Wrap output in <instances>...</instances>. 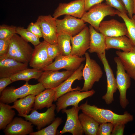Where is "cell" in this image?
I'll list each match as a JSON object with an SVG mask.
<instances>
[{"instance_id":"6da1fadb","label":"cell","mask_w":135,"mask_h":135,"mask_svg":"<svg viewBox=\"0 0 135 135\" xmlns=\"http://www.w3.org/2000/svg\"><path fill=\"white\" fill-rule=\"evenodd\" d=\"M79 107L82 113L92 118L99 124L110 122L114 126L119 124L126 125L134 120L133 116L128 112L122 114H118L110 110L91 105L88 100Z\"/></svg>"},{"instance_id":"7a4b0ae2","label":"cell","mask_w":135,"mask_h":135,"mask_svg":"<svg viewBox=\"0 0 135 135\" xmlns=\"http://www.w3.org/2000/svg\"><path fill=\"white\" fill-rule=\"evenodd\" d=\"M34 50L28 42L18 34L12 37L6 56L19 62L28 64L31 59Z\"/></svg>"},{"instance_id":"3957f363","label":"cell","mask_w":135,"mask_h":135,"mask_svg":"<svg viewBox=\"0 0 135 135\" xmlns=\"http://www.w3.org/2000/svg\"><path fill=\"white\" fill-rule=\"evenodd\" d=\"M45 89L40 82L31 85L26 82L24 85L17 88L14 87L6 88L0 94V102L8 104L30 95L36 96Z\"/></svg>"},{"instance_id":"277c9868","label":"cell","mask_w":135,"mask_h":135,"mask_svg":"<svg viewBox=\"0 0 135 135\" xmlns=\"http://www.w3.org/2000/svg\"><path fill=\"white\" fill-rule=\"evenodd\" d=\"M86 63L82 70L84 82L81 92H87L91 90L95 83L98 82L102 78L103 72L99 64L91 58L89 53L85 54Z\"/></svg>"},{"instance_id":"5b68a950","label":"cell","mask_w":135,"mask_h":135,"mask_svg":"<svg viewBox=\"0 0 135 135\" xmlns=\"http://www.w3.org/2000/svg\"><path fill=\"white\" fill-rule=\"evenodd\" d=\"M116 15V10L106 3H102L92 7L85 12L81 19L98 31L100 24L105 17Z\"/></svg>"},{"instance_id":"8992f818","label":"cell","mask_w":135,"mask_h":135,"mask_svg":"<svg viewBox=\"0 0 135 135\" xmlns=\"http://www.w3.org/2000/svg\"><path fill=\"white\" fill-rule=\"evenodd\" d=\"M114 60L117 65L116 79L117 88L120 93V103L121 107L124 109L129 104L126 97V93L131 86V78L126 72L119 57H115Z\"/></svg>"},{"instance_id":"52a82bcc","label":"cell","mask_w":135,"mask_h":135,"mask_svg":"<svg viewBox=\"0 0 135 135\" xmlns=\"http://www.w3.org/2000/svg\"><path fill=\"white\" fill-rule=\"evenodd\" d=\"M56 22L58 35L66 34L72 37L79 33L87 24L81 19L68 15L62 19H56Z\"/></svg>"},{"instance_id":"ba28073f","label":"cell","mask_w":135,"mask_h":135,"mask_svg":"<svg viewBox=\"0 0 135 135\" xmlns=\"http://www.w3.org/2000/svg\"><path fill=\"white\" fill-rule=\"evenodd\" d=\"M96 92L94 90L87 92L74 90L68 92L60 96L56 103V110L58 113L70 106H78L79 103L84 99L91 97Z\"/></svg>"},{"instance_id":"9c48e42d","label":"cell","mask_w":135,"mask_h":135,"mask_svg":"<svg viewBox=\"0 0 135 135\" xmlns=\"http://www.w3.org/2000/svg\"><path fill=\"white\" fill-rule=\"evenodd\" d=\"M85 60V58L70 54L66 56L61 55L56 57L54 62L44 68L42 71H56L64 69L74 72Z\"/></svg>"},{"instance_id":"30bf717a","label":"cell","mask_w":135,"mask_h":135,"mask_svg":"<svg viewBox=\"0 0 135 135\" xmlns=\"http://www.w3.org/2000/svg\"><path fill=\"white\" fill-rule=\"evenodd\" d=\"M56 20L50 14L39 16L36 21L40 27L44 41L49 44H57L58 34Z\"/></svg>"},{"instance_id":"8fae6325","label":"cell","mask_w":135,"mask_h":135,"mask_svg":"<svg viewBox=\"0 0 135 135\" xmlns=\"http://www.w3.org/2000/svg\"><path fill=\"white\" fill-rule=\"evenodd\" d=\"M80 110L79 107L73 106L70 109H65L62 110L63 113H66L67 118L65 124L60 135L70 133L73 135H82L84 132L78 117Z\"/></svg>"},{"instance_id":"7c38bea8","label":"cell","mask_w":135,"mask_h":135,"mask_svg":"<svg viewBox=\"0 0 135 135\" xmlns=\"http://www.w3.org/2000/svg\"><path fill=\"white\" fill-rule=\"evenodd\" d=\"M56 105L53 104L45 112L40 113L37 110L32 109L29 115H18L24 118L26 120L36 126L38 130L51 124L55 119V110Z\"/></svg>"},{"instance_id":"4fadbf2b","label":"cell","mask_w":135,"mask_h":135,"mask_svg":"<svg viewBox=\"0 0 135 135\" xmlns=\"http://www.w3.org/2000/svg\"><path fill=\"white\" fill-rule=\"evenodd\" d=\"M97 55L103 65L107 78V92L102 98L107 104L109 105L114 101V95L118 89L116 79L106 58V52Z\"/></svg>"},{"instance_id":"5bb4252c","label":"cell","mask_w":135,"mask_h":135,"mask_svg":"<svg viewBox=\"0 0 135 135\" xmlns=\"http://www.w3.org/2000/svg\"><path fill=\"white\" fill-rule=\"evenodd\" d=\"M74 72L66 70L62 72L58 70L44 71L38 80L46 89H54L68 78Z\"/></svg>"},{"instance_id":"9a60e30c","label":"cell","mask_w":135,"mask_h":135,"mask_svg":"<svg viewBox=\"0 0 135 135\" xmlns=\"http://www.w3.org/2000/svg\"><path fill=\"white\" fill-rule=\"evenodd\" d=\"M84 0H75L68 3H60L55 10L53 17L57 19L64 15L81 18L85 12Z\"/></svg>"},{"instance_id":"2e32d148","label":"cell","mask_w":135,"mask_h":135,"mask_svg":"<svg viewBox=\"0 0 135 135\" xmlns=\"http://www.w3.org/2000/svg\"><path fill=\"white\" fill-rule=\"evenodd\" d=\"M49 44L44 41L34 46L30 66L34 69L42 70L51 64L53 61L49 58L47 49Z\"/></svg>"},{"instance_id":"e0dca14e","label":"cell","mask_w":135,"mask_h":135,"mask_svg":"<svg viewBox=\"0 0 135 135\" xmlns=\"http://www.w3.org/2000/svg\"><path fill=\"white\" fill-rule=\"evenodd\" d=\"M72 50L70 54L82 57L89 48L90 34L89 28L86 26L79 33L71 37Z\"/></svg>"},{"instance_id":"ac0fdd59","label":"cell","mask_w":135,"mask_h":135,"mask_svg":"<svg viewBox=\"0 0 135 135\" xmlns=\"http://www.w3.org/2000/svg\"><path fill=\"white\" fill-rule=\"evenodd\" d=\"M98 31L106 36L110 37L126 36L128 32L124 22L114 19L102 21L100 24Z\"/></svg>"},{"instance_id":"d6986e66","label":"cell","mask_w":135,"mask_h":135,"mask_svg":"<svg viewBox=\"0 0 135 135\" xmlns=\"http://www.w3.org/2000/svg\"><path fill=\"white\" fill-rule=\"evenodd\" d=\"M28 65L5 56H0V78L10 77L28 68Z\"/></svg>"},{"instance_id":"ffe728a7","label":"cell","mask_w":135,"mask_h":135,"mask_svg":"<svg viewBox=\"0 0 135 135\" xmlns=\"http://www.w3.org/2000/svg\"><path fill=\"white\" fill-rule=\"evenodd\" d=\"M84 66V64H82L68 78L58 86L54 89L56 92L54 102L56 101L60 97L68 92L73 91L81 90V88L79 86L73 88L72 86L76 80H81L83 78L82 70Z\"/></svg>"},{"instance_id":"44dd1931","label":"cell","mask_w":135,"mask_h":135,"mask_svg":"<svg viewBox=\"0 0 135 135\" xmlns=\"http://www.w3.org/2000/svg\"><path fill=\"white\" fill-rule=\"evenodd\" d=\"M32 124L23 118L16 117L4 129L6 135H26L34 132Z\"/></svg>"},{"instance_id":"7402d4cb","label":"cell","mask_w":135,"mask_h":135,"mask_svg":"<svg viewBox=\"0 0 135 135\" xmlns=\"http://www.w3.org/2000/svg\"><path fill=\"white\" fill-rule=\"evenodd\" d=\"M90 34V44L89 52L90 53L103 54L106 50V37L98 32L92 26H89Z\"/></svg>"},{"instance_id":"603a6c76","label":"cell","mask_w":135,"mask_h":135,"mask_svg":"<svg viewBox=\"0 0 135 135\" xmlns=\"http://www.w3.org/2000/svg\"><path fill=\"white\" fill-rule=\"evenodd\" d=\"M106 50L115 49L123 52H130L135 48V46L126 36L115 37H106Z\"/></svg>"},{"instance_id":"cb8c5ba5","label":"cell","mask_w":135,"mask_h":135,"mask_svg":"<svg viewBox=\"0 0 135 135\" xmlns=\"http://www.w3.org/2000/svg\"><path fill=\"white\" fill-rule=\"evenodd\" d=\"M55 95L54 89H46L41 92L36 96L34 109L40 110L50 108L54 102Z\"/></svg>"},{"instance_id":"d4e9b609","label":"cell","mask_w":135,"mask_h":135,"mask_svg":"<svg viewBox=\"0 0 135 135\" xmlns=\"http://www.w3.org/2000/svg\"><path fill=\"white\" fill-rule=\"evenodd\" d=\"M116 54L120 59L126 72L135 82V48L127 52L117 51Z\"/></svg>"},{"instance_id":"484cf974","label":"cell","mask_w":135,"mask_h":135,"mask_svg":"<svg viewBox=\"0 0 135 135\" xmlns=\"http://www.w3.org/2000/svg\"><path fill=\"white\" fill-rule=\"evenodd\" d=\"M36 96L30 94L17 100L12 107L17 111L18 115H28L33 109Z\"/></svg>"},{"instance_id":"4316f807","label":"cell","mask_w":135,"mask_h":135,"mask_svg":"<svg viewBox=\"0 0 135 135\" xmlns=\"http://www.w3.org/2000/svg\"><path fill=\"white\" fill-rule=\"evenodd\" d=\"M78 117L84 133L86 135H97L100 124L92 118L82 112Z\"/></svg>"},{"instance_id":"83f0119b","label":"cell","mask_w":135,"mask_h":135,"mask_svg":"<svg viewBox=\"0 0 135 135\" xmlns=\"http://www.w3.org/2000/svg\"><path fill=\"white\" fill-rule=\"evenodd\" d=\"M0 130H4L12 121L16 115L12 106L0 102Z\"/></svg>"},{"instance_id":"f1b7e54d","label":"cell","mask_w":135,"mask_h":135,"mask_svg":"<svg viewBox=\"0 0 135 135\" xmlns=\"http://www.w3.org/2000/svg\"><path fill=\"white\" fill-rule=\"evenodd\" d=\"M43 72L42 70L34 68L30 69L28 68L14 75L10 78L14 82L20 80L28 82L32 79L38 80Z\"/></svg>"},{"instance_id":"f546056e","label":"cell","mask_w":135,"mask_h":135,"mask_svg":"<svg viewBox=\"0 0 135 135\" xmlns=\"http://www.w3.org/2000/svg\"><path fill=\"white\" fill-rule=\"evenodd\" d=\"M116 15L121 18L125 23L127 29L126 36L131 41L135 46V19L130 18L127 14L116 10Z\"/></svg>"},{"instance_id":"4dcf8cb0","label":"cell","mask_w":135,"mask_h":135,"mask_svg":"<svg viewBox=\"0 0 135 135\" xmlns=\"http://www.w3.org/2000/svg\"><path fill=\"white\" fill-rule=\"evenodd\" d=\"M63 122L62 118L57 117L48 126L37 132H33L30 135H56L59 126Z\"/></svg>"},{"instance_id":"1f68e13d","label":"cell","mask_w":135,"mask_h":135,"mask_svg":"<svg viewBox=\"0 0 135 135\" xmlns=\"http://www.w3.org/2000/svg\"><path fill=\"white\" fill-rule=\"evenodd\" d=\"M72 37L66 34L58 35L57 44L63 56H68L70 54L72 50L70 45Z\"/></svg>"},{"instance_id":"d6a6232c","label":"cell","mask_w":135,"mask_h":135,"mask_svg":"<svg viewBox=\"0 0 135 135\" xmlns=\"http://www.w3.org/2000/svg\"><path fill=\"white\" fill-rule=\"evenodd\" d=\"M16 34L19 35L26 42L31 43L34 46L41 42L38 37L23 27H17Z\"/></svg>"},{"instance_id":"836d02e7","label":"cell","mask_w":135,"mask_h":135,"mask_svg":"<svg viewBox=\"0 0 135 135\" xmlns=\"http://www.w3.org/2000/svg\"><path fill=\"white\" fill-rule=\"evenodd\" d=\"M17 27L6 24L0 26V39L8 38L16 34Z\"/></svg>"},{"instance_id":"e575fe53","label":"cell","mask_w":135,"mask_h":135,"mask_svg":"<svg viewBox=\"0 0 135 135\" xmlns=\"http://www.w3.org/2000/svg\"><path fill=\"white\" fill-rule=\"evenodd\" d=\"M47 51L49 58L53 61L57 56L62 55L57 44H49L47 47Z\"/></svg>"},{"instance_id":"d590c367","label":"cell","mask_w":135,"mask_h":135,"mask_svg":"<svg viewBox=\"0 0 135 135\" xmlns=\"http://www.w3.org/2000/svg\"><path fill=\"white\" fill-rule=\"evenodd\" d=\"M114 126L113 124L110 122L100 124L97 135H111Z\"/></svg>"},{"instance_id":"8d00e7d4","label":"cell","mask_w":135,"mask_h":135,"mask_svg":"<svg viewBox=\"0 0 135 135\" xmlns=\"http://www.w3.org/2000/svg\"><path fill=\"white\" fill-rule=\"evenodd\" d=\"M106 4L116 9L118 11L127 13L126 9L122 0H105Z\"/></svg>"},{"instance_id":"74e56055","label":"cell","mask_w":135,"mask_h":135,"mask_svg":"<svg viewBox=\"0 0 135 135\" xmlns=\"http://www.w3.org/2000/svg\"><path fill=\"white\" fill-rule=\"evenodd\" d=\"M12 36L5 38L0 39V56H4L7 53L10 40Z\"/></svg>"},{"instance_id":"f35d334b","label":"cell","mask_w":135,"mask_h":135,"mask_svg":"<svg viewBox=\"0 0 135 135\" xmlns=\"http://www.w3.org/2000/svg\"><path fill=\"white\" fill-rule=\"evenodd\" d=\"M27 29L40 38H42V35L40 27L36 22H32L28 26Z\"/></svg>"},{"instance_id":"ab89813d","label":"cell","mask_w":135,"mask_h":135,"mask_svg":"<svg viewBox=\"0 0 135 135\" xmlns=\"http://www.w3.org/2000/svg\"><path fill=\"white\" fill-rule=\"evenodd\" d=\"M126 9L129 17L132 18L134 14L133 10L134 0H122Z\"/></svg>"},{"instance_id":"60d3db41","label":"cell","mask_w":135,"mask_h":135,"mask_svg":"<svg viewBox=\"0 0 135 135\" xmlns=\"http://www.w3.org/2000/svg\"><path fill=\"white\" fill-rule=\"evenodd\" d=\"M14 82L10 77L0 78V94L7 86Z\"/></svg>"},{"instance_id":"b9f144b4","label":"cell","mask_w":135,"mask_h":135,"mask_svg":"<svg viewBox=\"0 0 135 135\" xmlns=\"http://www.w3.org/2000/svg\"><path fill=\"white\" fill-rule=\"evenodd\" d=\"M85 12L88 11L93 6L102 2L105 0H84Z\"/></svg>"},{"instance_id":"7bdbcfd3","label":"cell","mask_w":135,"mask_h":135,"mask_svg":"<svg viewBox=\"0 0 135 135\" xmlns=\"http://www.w3.org/2000/svg\"><path fill=\"white\" fill-rule=\"evenodd\" d=\"M125 124H119L114 126L112 135H123L125 128Z\"/></svg>"},{"instance_id":"ee69618b","label":"cell","mask_w":135,"mask_h":135,"mask_svg":"<svg viewBox=\"0 0 135 135\" xmlns=\"http://www.w3.org/2000/svg\"><path fill=\"white\" fill-rule=\"evenodd\" d=\"M133 10L134 14H135V0H134Z\"/></svg>"},{"instance_id":"f6af8a7d","label":"cell","mask_w":135,"mask_h":135,"mask_svg":"<svg viewBox=\"0 0 135 135\" xmlns=\"http://www.w3.org/2000/svg\"><path fill=\"white\" fill-rule=\"evenodd\" d=\"M133 18L135 19V14L133 16Z\"/></svg>"}]
</instances>
